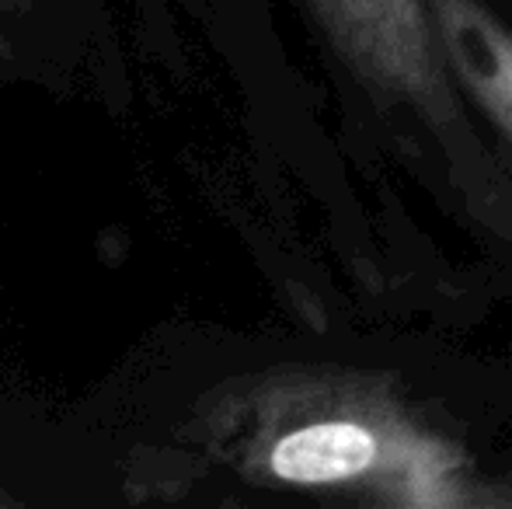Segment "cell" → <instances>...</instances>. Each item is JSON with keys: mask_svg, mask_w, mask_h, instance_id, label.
I'll use <instances>...</instances> for the list:
<instances>
[{"mask_svg": "<svg viewBox=\"0 0 512 509\" xmlns=\"http://www.w3.org/2000/svg\"><path fill=\"white\" fill-rule=\"evenodd\" d=\"M338 60L377 102L408 112L432 133L474 213L512 234V196L478 150L460 84L446 63L429 0H307Z\"/></svg>", "mask_w": 512, "mask_h": 509, "instance_id": "7a4b0ae2", "label": "cell"}, {"mask_svg": "<svg viewBox=\"0 0 512 509\" xmlns=\"http://www.w3.org/2000/svg\"><path fill=\"white\" fill-rule=\"evenodd\" d=\"M481 509H512V475L481 485Z\"/></svg>", "mask_w": 512, "mask_h": 509, "instance_id": "277c9868", "label": "cell"}, {"mask_svg": "<svg viewBox=\"0 0 512 509\" xmlns=\"http://www.w3.org/2000/svg\"><path fill=\"white\" fill-rule=\"evenodd\" d=\"M206 450L244 482L384 509H481L467 450L391 377L276 367L227 384L203 415Z\"/></svg>", "mask_w": 512, "mask_h": 509, "instance_id": "6da1fadb", "label": "cell"}, {"mask_svg": "<svg viewBox=\"0 0 512 509\" xmlns=\"http://www.w3.org/2000/svg\"><path fill=\"white\" fill-rule=\"evenodd\" d=\"M453 81L512 150V32L481 0H429Z\"/></svg>", "mask_w": 512, "mask_h": 509, "instance_id": "3957f363", "label": "cell"}]
</instances>
